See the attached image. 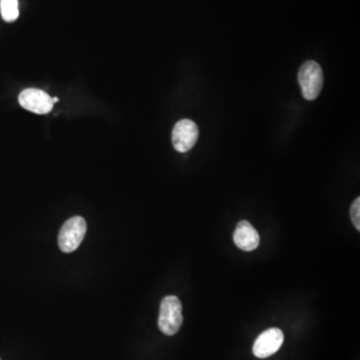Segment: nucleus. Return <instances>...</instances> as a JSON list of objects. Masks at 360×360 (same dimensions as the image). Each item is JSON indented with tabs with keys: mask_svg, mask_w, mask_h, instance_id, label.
<instances>
[{
	"mask_svg": "<svg viewBox=\"0 0 360 360\" xmlns=\"http://www.w3.org/2000/svg\"><path fill=\"white\" fill-rule=\"evenodd\" d=\"M182 305L178 296L168 295L160 305L159 327L166 335L173 336L180 331L182 326Z\"/></svg>",
	"mask_w": 360,
	"mask_h": 360,
	"instance_id": "obj_1",
	"label": "nucleus"
},
{
	"mask_svg": "<svg viewBox=\"0 0 360 360\" xmlns=\"http://www.w3.org/2000/svg\"><path fill=\"white\" fill-rule=\"evenodd\" d=\"M298 84L305 100H316L324 87V72L319 63L314 60L305 61L298 72Z\"/></svg>",
	"mask_w": 360,
	"mask_h": 360,
	"instance_id": "obj_2",
	"label": "nucleus"
},
{
	"mask_svg": "<svg viewBox=\"0 0 360 360\" xmlns=\"http://www.w3.org/2000/svg\"><path fill=\"white\" fill-rule=\"evenodd\" d=\"M86 221L81 216H74L61 227L58 235V246L63 253L76 251L86 234Z\"/></svg>",
	"mask_w": 360,
	"mask_h": 360,
	"instance_id": "obj_3",
	"label": "nucleus"
},
{
	"mask_svg": "<svg viewBox=\"0 0 360 360\" xmlns=\"http://www.w3.org/2000/svg\"><path fill=\"white\" fill-rule=\"evenodd\" d=\"M199 127L190 119H181L173 127V145L181 154L189 152L199 140Z\"/></svg>",
	"mask_w": 360,
	"mask_h": 360,
	"instance_id": "obj_4",
	"label": "nucleus"
},
{
	"mask_svg": "<svg viewBox=\"0 0 360 360\" xmlns=\"http://www.w3.org/2000/svg\"><path fill=\"white\" fill-rule=\"evenodd\" d=\"M21 107L36 114H47L53 110V101L49 94L36 88H27L18 98Z\"/></svg>",
	"mask_w": 360,
	"mask_h": 360,
	"instance_id": "obj_5",
	"label": "nucleus"
},
{
	"mask_svg": "<svg viewBox=\"0 0 360 360\" xmlns=\"http://www.w3.org/2000/svg\"><path fill=\"white\" fill-rule=\"evenodd\" d=\"M284 341V333L279 328H269L258 336L253 352L258 359H267L279 352Z\"/></svg>",
	"mask_w": 360,
	"mask_h": 360,
	"instance_id": "obj_6",
	"label": "nucleus"
},
{
	"mask_svg": "<svg viewBox=\"0 0 360 360\" xmlns=\"http://www.w3.org/2000/svg\"><path fill=\"white\" fill-rule=\"evenodd\" d=\"M234 244L241 251H253L260 246V237L258 230L246 220L240 221L235 228Z\"/></svg>",
	"mask_w": 360,
	"mask_h": 360,
	"instance_id": "obj_7",
	"label": "nucleus"
},
{
	"mask_svg": "<svg viewBox=\"0 0 360 360\" xmlns=\"http://www.w3.org/2000/svg\"><path fill=\"white\" fill-rule=\"evenodd\" d=\"M0 11L6 22H13L20 16L18 0H0Z\"/></svg>",
	"mask_w": 360,
	"mask_h": 360,
	"instance_id": "obj_8",
	"label": "nucleus"
},
{
	"mask_svg": "<svg viewBox=\"0 0 360 360\" xmlns=\"http://www.w3.org/2000/svg\"><path fill=\"white\" fill-rule=\"evenodd\" d=\"M350 215H352V220L354 222V227L357 230H360V199L357 197L356 199L352 202V208H350Z\"/></svg>",
	"mask_w": 360,
	"mask_h": 360,
	"instance_id": "obj_9",
	"label": "nucleus"
},
{
	"mask_svg": "<svg viewBox=\"0 0 360 360\" xmlns=\"http://www.w3.org/2000/svg\"><path fill=\"white\" fill-rule=\"evenodd\" d=\"M58 100H58V98H53V103L58 102Z\"/></svg>",
	"mask_w": 360,
	"mask_h": 360,
	"instance_id": "obj_10",
	"label": "nucleus"
},
{
	"mask_svg": "<svg viewBox=\"0 0 360 360\" xmlns=\"http://www.w3.org/2000/svg\"><path fill=\"white\" fill-rule=\"evenodd\" d=\"M0 360H1V359H0Z\"/></svg>",
	"mask_w": 360,
	"mask_h": 360,
	"instance_id": "obj_11",
	"label": "nucleus"
}]
</instances>
